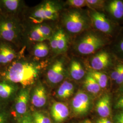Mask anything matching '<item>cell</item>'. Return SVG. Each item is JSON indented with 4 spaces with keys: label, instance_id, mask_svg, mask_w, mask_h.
I'll return each mask as SVG.
<instances>
[{
    "label": "cell",
    "instance_id": "cell-1",
    "mask_svg": "<svg viewBox=\"0 0 123 123\" xmlns=\"http://www.w3.org/2000/svg\"><path fill=\"white\" fill-rule=\"evenodd\" d=\"M43 68L38 63L14 61L0 69V80L28 88L37 81Z\"/></svg>",
    "mask_w": 123,
    "mask_h": 123
},
{
    "label": "cell",
    "instance_id": "cell-2",
    "mask_svg": "<svg viewBox=\"0 0 123 123\" xmlns=\"http://www.w3.org/2000/svg\"><path fill=\"white\" fill-rule=\"evenodd\" d=\"M62 22L66 30L71 33L77 34L85 30L88 26L87 17L78 10L66 12L63 16Z\"/></svg>",
    "mask_w": 123,
    "mask_h": 123
},
{
    "label": "cell",
    "instance_id": "cell-3",
    "mask_svg": "<svg viewBox=\"0 0 123 123\" xmlns=\"http://www.w3.org/2000/svg\"><path fill=\"white\" fill-rule=\"evenodd\" d=\"M60 7L53 1H48L39 6L29 17L35 24H41L45 21L55 20L58 16Z\"/></svg>",
    "mask_w": 123,
    "mask_h": 123
},
{
    "label": "cell",
    "instance_id": "cell-4",
    "mask_svg": "<svg viewBox=\"0 0 123 123\" xmlns=\"http://www.w3.org/2000/svg\"><path fill=\"white\" fill-rule=\"evenodd\" d=\"M31 88H22L19 90L10 106L12 116L16 119L26 114L28 112L30 101Z\"/></svg>",
    "mask_w": 123,
    "mask_h": 123
},
{
    "label": "cell",
    "instance_id": "cell-5",
    "mask_svg": "<svg viewBox=\"0 0 123 123\" xmlns=\"http://www.w3.org/2000/svg\"><path fill=\"white\" fill-rule=\"evenodd\" d=\"M19 33V26L14 17L0 15V41L13 43Z\"/></svg>",
    "mask_w": 123,
    "mask_h": 123
},
{
    "label": "cell",
    "instance_id": "cell-6",
    "mask_svg": "<svg viewBox=\"0 0 123 123\" xmlns=\"http://www.w3.org/2000/svg\"><path fill=\"white\" fill-rule=\"evenodd\" d=\"M105 42L100 36L89 33L80 39L77 44L76 49L80 54L89 55L95 53L103 47L105 44Z\"/></svg>",
    "mask_w": 123,
    "mask_h": 123
},
{
    "label": "cell",
    "instance_id": "cell-7",
    "mask_svg": "<svg viewBox=\"0 0 123 123\" xmlns=\"http://www.w3.org/2000/svg\"><path fill=\"white\" fill-rule=\"evenodd\" d=\"M91 105V99L87 93L83 91H78L73 98L71 107L74 114L82 116L86 114Z\"/></svg>",
    "mask_w": 123,
    "mask_h": 123
},
{
    "label": "cell",
    "instance_id": "cell-8",
    "mask_svg": "<svg viewBox=\"0 0 123 123\" xmlns=\"http://www.w3.org/2000/svg\"><path fill=\"white\" fill-rule=\"evenodd\" d=\"M19 90L18 85L0 80V103L10 105Z\"/></svg>",
    "mask_w": 123,
    "mask_h": 123
},
{
    "label": "cell",
    "instance_id": "cell-9",
    "mask_svg": "<svg viewBox=\"0 0 123 123\" xmlns=\"http://www.w3.org/2000/svg\"><path fill=\"white\" fill-rule=\"evenodd\" d=\"M64 76L65 67L61 60L54 62L49 68L47 74V80L52 85H56L61 82Z\"/></svg>",
    "mask_w": 123,
    "mask_h": 123
},
{
    "label": "cell",
    "instance_id": "cell-10",
    "mask_svg": "<svg viewBox=\"0 0 123 123\" xmlns=\"http://www.w3.org/2000/svg\"><path fill=\"white\" fill-rule=\"evenodd\" d=\"M47 92L44 85L41 82L37 83L30 93V102L36 109H41L47 102Z\"/></svg>",
    "mask_w": 123,
    "mask_h": 123
},
{
    "label": "cell",
    "instance_id": "cell-11",
    "mask_svg": "<svg viewBox=\"0 0 123 123\" xmlns=\"http://www.w3.org/2000/svg\"><path fill=\"white\" fill-rule=\"evenodd\" d=\"M90 16L93 26L98 30L108 34L112 32L113 28L111 24L104 14L92 11Z\"/></svg>",
    "mask_w": 123,
    "mask_h": 123
},
{
    "label": "cell",
    "instance_id": "cell-12",
    "mask_svg": "<svg viewBox=\"0 0 123 123\" xmlns=\"http://www.w3.org/2000/svg\"><path fill=\"white\" fill-rule=\"evenodd\" d=\"M51 118L55 123H62L66 120L69 115L68 107L63 103L54 102L51 108Z\"/></svg>",
    "mask_w": 123,
    "mask_h": 123
},
{
    "label": "cell",
    "instance_id": "cell-13",
    "mask_svg": "<svg viewBox=\"0 0 123 123\" xmlns=\"http://www.w3.org/2000/svg\"><path fill=\"white\" fill-rule=\"evenodd\" d=\"M16 57V52L9 43L0 41V69L14 61Z\"/></svg>",
    "mask_w": 123,
    "mask_h": 123
},
{
    "label": "cell",
    "instance_id": "cell-14",
    "mask_svg": "<svg viewBox=\"0 0 123 123\" xmlns=\"http://www.w3.org/2000/svg\"><path fill=\"white\" fill-rule=\"evenodd\" d=\"M19 0H0V15L13 17L20 8Z\"/></svg>",
    "mask_w": 123,
    "mask_h": 123
},
{
    "label": "cell",
    "instance_id": "cell-15",
    "mask_svg": "<svg viewBox=\"0 0 123 123\" xmlns=\"http://www.w3.org/2000/svg\"><path fill=\"white\" fill-rule=\"evenodd\" d=\"M110 61V57L106 52H101L95 55L91 60L90 65L94 70H102L106 68Z\"/></svg>",
    "mask_w": 123,
    "mask_h": 123
},
{
    "label": "cell",
    "instance_id": "cell-16",
    "mask_svg": "<svg viewBox=\"0 0 123 123\" xmlns=\"http://www.w3.org/2000/svg\"><path fill=\"white\" fill-rule=\"evenodd\" d=\"M96 111L101 118H107L111 113L110 97L105 94L101 97L96 104Z\"/></svg>",
    "mask_w": 123,
    "mask_h": 123
},
{
    "label": "cell",
    "instance_id": "cell-17",
    "mask_svg": "<svg viewBox=\"0 0 123 123\" xmlns=\"http://www.w3.org/2000/svg\"><path fill=\"white\" fill-rule=\"evenodd\" d=\"M74 84L68 81H64L57 88L56 97L61 100L67 99L74 94Z\"/></svg>",
    "mask_w": 123,
    "mask_h": 123
},
{
    "label": "cell",
    "instance_id": "cell-18",
    "mask_svg": "<svg viewBox=\"0 0 123 123\" xmlns=\"http://www.w3.org/2000/svg\"><path fill=\"white\" fill-rule=\"evenodd\" d=\"M110 14L116 19H120L123 17V2L119 0L110 1L108 6Z\"/></svg>",
    "mask_w": 123,
    "mask_h": 123
},
{
    "label": "cell",
    "instance_id": "cell-19",
    "mask_svg": "<svg viewBox=\"0 0 123 123\" xmlns=\"http://www.w3.org/2000/svg\"><path fill=\"white\" fill-rule=\"evenodd\" d=\"M70 75L75 80L82 79L85 75V71L79 62L74 60L71 62L70 66Z\"/></svg>",
    "mask_w": 123,
    "mask_h": 123
},
{
    "label": "cell",
    "instance_id": "cell-20",
    "mask_svg": "<svg viewBox=\"0 0 123 123\" xmlns=\"http://www.w3.org/2000/svg\"><path fill=\"white\" fill-rule=\"evenodd\" d=\"M84 87L88 92L94 94L98 93L101 88L97 81L89 74L84 80Z\"/></svg>",
    "mask_w": 123,
    "mask_h": 123
},
{
    "label": "cell",
    "instance_id": "cell-21",
    "mask_svg": "<svg viewBox=\"0 0 123 123\" xmlns=\"http://www.w3.org/2000/svg\"><path fill=\"white\" fill-rule=\"evenodd\" d=\"M57 37V53L65 52L68 49V40L65 33L62 29L56 32Z\"/></svg>",
    "mask_w": 123,
    "mask_h": 123
},
{
    "label": "cell",
    "instance_id": "cell-22",
    "mask_svg": "<svg viewBox=\"0 0 123 123\" xmlns=\"http://www.w3.org/2000/svg\"><path fill=\"white\" fill-rule=\"evenodd\" d=\"M31 114L34 123H52L51 118L45 112L35 110Z\"/></svg>",
    "mask_w": 123,
    "mask_h": 123
},
{
    "label": "cell",
    "instance_id": "cell-23",
    "mask_svg": "<svg viewBox=\"0 0 123 123\" xmlns=\"http://www.w3.org/2000/svg\"><path fill=\"white\" fill-rule=\"evenodd\" d=\"M33 53L36 57L43 58L45 57L49 54V47L43 42L37 43L34 48Z\"/></svg>",
    "mask_w": 123,
    "mask_h": 123
},
{
    "label": "cell",
    "instance_id": "cell-24",
    "mask_svg": "<svg viewBox=\"0 0 123 123\" xmlns=\"http://www.w3.org/2000/svg\"><path fill=\"white\" fill-rule=\"evenodd\" d=\"M12 115L9 105L0 103V123H9Z\"/></svg>",
    "mask_w": 123,
    "mask_h": 123
},
{
    "label": "cell",
    "instance_id": "cell-25",
    "mask_svg": "<svg viewBox=\"0 0 123 123\" xmlns=\"http://www.w3.org/2000/svg\"><path fill=\"white\" fill-rule=\"evenodd\" d=\"M89 74L97 81L101 88H105L108 84V77L107 75L98 71H92L89 73Z\"/></svg>",
    "mask_w": 123,
    "mask_h": 123
},
{
    "label": "cell",
    "instance_id": "cell-26",
    "mask_svg": "<svg viewBox=\"0 0 123 123\" xmlns=\"http://www.w3.org/2000/svg\"><path fill=\"white\" fill-rule=\"evenodd\" d=\"M34 28L38 32H39L43 35L47 37L48 39L53 35L52 29L50 27L47 25L40 24L35 26Z\"/></svg>",
    "mask_w": 123,
    "mask_h": 123
},
{
    "label": "cell",
    "instance_id": "cell-27",
    "mask_svg": "<svg viewBox=\"0 0 123 123\" xmlns=\"http://www.w3.org/2000/svg\"><path fill=\"white\" fill-rule=\"evenodd\" d=\"M29 37L32 41L37 42L38 43L43 42L45 40L48 39L47 37L43 35L34 28H33V30L30 32Z\"/></svg>",
    "mask_w": 123,
    "mask_h": 123
},
{
    "label": "cell",
    "instance_id": "cell-28",
    "mask_svg": "<svg viewBox=\"0 0 123 123\" xmlns=\"http://www.w3.org/2000/svg\"><path fill=\"white\" fill-rule=\"evenodd\" d=\"M67 3L69 6L75 8H81L88 6L86 0H68Z\"/></svg>",
    "mask_w": 123,
    "mask_h": 123
},
{
    "label": "cell",
    "instance_id": "cell-29",
    "mask_svg": "<svg viewBox=\"0 0 123 123\" xmlns=\"http://www.w3.org/2000/svg\"><path fill=\"white\" fill-rule=\"evenodd\" d=\"M88 6L93 9H100L103 8L105 1L101 0H86Z\"/></svg>",
    "mask_w": 123,
    "mask_h": 123
},
{
    "label": "cell",
    "instance_id": "cell-30",
    "mask_svg": "<svg viewBox=\"0 0 123 123\" xmlns=\"http://www.w3.org/2000/svg\"><path fill=\"white\" fill-rule=\"evenodd\" d=\"M16 123H34L31 112L29 111L26 114L16 119Z\"/></svg>",
    "mask_w": 123,
    "mask_h": 123
},
{
    "label": "cell",
    "instance_id": "cell-31",
    "mask_svg": "<svg viewBox=\"0 0 123 123\" xmlns=\"http://www.w3.org/2000/svg\"><path fill=\"white\" fill-rule=\"evenodd\" d=\"M50 46L53 51L55 53H57V37L56 32L53 34L49 38Z\"/></svg>",
    "mask_w": 123,
    "mask_h": 123
},
{
    "label": "cell",
    "instance_id": "cell-32",
    "mask_svg": "<svg viewBox=\"0 0 123 123\" xmlns=\"http://www.w3.org/2000/svg\"><path fill=\"white\" fill-rule=\"evenodd\" d=\"M120 72V65L117 66V68H115V69L112 73L111 74V78L112 79L116 81L119 78Z\"/></svg>",
    "mask_w": 123,
    "mask_h": 123
},
{
    "label": "cell",
    "instance_id": "cell-33",
    "mask_svg": "<svg viewBox=\"0 0 123 123\" xmlns=\"http://www.w3.org/2000/svg\"><path fill=\"white\" fill-rule=\"evenodd\" d=\"M114 121L115 123H123V111L115 115Z\"/></svg>",
    "mask_w": 123,
    "mask_h": 123
},
{
    "label": "cell",
    "instance_id": "cell-34",
    "mask_svg": "<svg viewBox=\"0 0 123 123\" xmlns=\"http://www.w3.org/2000/svg\"><path fill=\"white\" fill-rule=\"evenodd\" d=\"M115 108L123 111V96L121 97L116 102Z\"/></svg>",
    "mask_w": 123,
    "mask_h": 123
},
{
    "label": "cell",
    "instance_id": "cell-35",
    "mask_svg": "<svg viewBox=\"0 0 123 123\" xmlns=\"http://www.w3.org/2000/svg\"><path fill=\"white\" fill-rule=\"evenodd\" d=\"M117 84H120L123 83V64L120 65V72L119 78L116 81Z\"/></svg>",
    "mask_w": 123,
    "mask_h": 123
},
{
    "label": "cell",
    "instance_id": "cell-36",
    "mask_svg": "<svg viewBox=\"0 0 123 123\" xmlns=\"http://www.w3.org/2000/svg\"><path fill=\"white\" fill-rule=\"evenodd\" d=\"M96 123H112V122L107 118H100L97 120Z\"/></svg>",
    "mask_w": 123,
    "mask_h": 123
},
{
    "label": "cell",
    "instance_id": "cell-37",
    "mask_svg": "<svg viewBox=\"0 0 123 123\" xmlns=\"http://www.w3.org/2000/svg\"><path fill=\"white\" fill-rule=\"evenodd\" d=\"M119 47L120 50L123 53V39L121 40L119 43Z\"/></svg>",
    "mask_w": 123,
    "mask_h": 123
},
{
    "label": "cell",
    "instance_id": "cell-38",
    "mask_svg": "<svg viewBox=\"0 0 123 123\" xmlns=\"http://www.w3.org/2000/svg\"><path fill=\"white\" fill-rule=\"evenodd\" d=\"M82 123H92V122L90 120L87 119V120H85V121H84V122Z\"/></svg>",
    "mask_w": 123,
    "mask_h": 123
},
{
    "label": "cell",
    "instance_id": "cell-39",
    "mask_svg": "<svg viewBox=\"0 0 123 123\" xmlns=\"http://www.w3.org/2000/svg\"><path fill=\"white\" fill-rule=\"evenodd\" d=\"M123 85H122V87L121 88V89H120V90L122 91V92H123Z\"/></svg>",
    "mask_w": 123,
    "mask_h": 123
}]
</instances>
